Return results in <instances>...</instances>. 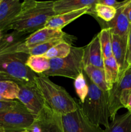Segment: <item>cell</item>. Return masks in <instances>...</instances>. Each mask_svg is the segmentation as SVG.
I'll return each instance as SVG.
<instances>
[{"label": "cell", "mask_w": 131, "mask_h": 132, "mask_svg": "<svg viewBox=\"0 0 131 132\" xmlns=\"http://www.w3.org/2000/svg\"><path fill=\"white\" fill-rule=\"evenodd\" d=\"M54 1H38L25 0L21 3L20 12L8 27L24 34L33 33L45 27L51 18L55 16Z\"/></svg>", "instance_id": "obj_1"}, {"label": "cell", "mask_w": 131, "mask_h": 132, "mask_svg": "<svg viewBox=\"0 0 131 132\" xmlns=\"http://www.w3.org/2000/svg\"><path fill=\"white\" fill-rule=\"evenodd\" d=\"M34 82L46 105L56 113L60 115L66 114L80 108V104L65 88L53 82L48 77L36 75Z\"/></svg>", "instance_id": "obj_2"}, {"label": "cell", "mask_w": 131, "mask_h": 132, "mask_svg": "<svg viewBox=\"0 0 131 132\" xmlns=\"http://www.w3.org/2000/svg\"><path fill=\"white\" fill-rule=\"evenodd\" d=\"M85 76L89 91L84 102L79 104L80 107L83 115L92 123L107 128L109 124L108 92L101 90Z\"/></svg>", "instance_id": "obj_3"}, {"label": "cell", "mask_w": 131, "mask_h": 132, "mask_svg": "<svg viewBox=\"0 0 131 132\" xmlns=\"http://www.w3.org/2000/svg\"><path fill=\"white\" fill-rule=\"evenodd\" d=\"M83 48L72 46L69 55L64 58L50 59V68L42 76H60L75 79L83 72Z\"/></svg>", "instance_id": "obj_4"}, {"label": "cell", "mask_w": 131, "mask_h": 132, "mask_svg": "<svg viewBox=\"0 0 131 132\" xmlns=\"http://www.w3.org/2000/svg\"><path fill=\"white\" fill-rule=\"evenodd\" d=\"M29 56L23 52L0 54V71L12 77L18 83L33 82L37 74L26 64Z\"/></svg>", "instance_id": "obj_5"}, {"label": "cell", "mask_w": 131, "mask_h": 132, "mask_svg": "<svg viewBox=\"0 0 131 132\" xmlns=\"http://www.w3.org/2000/svg\"><path fill=\"white\" fill-rule=\"evenodd\" d=\"M35 116L23 105L0 111V132H18L27 130L34 122Z\"/></svg>", "instance_id": "obj_6"}, {"label": "cell", "mask_w": 131, "mask_h": 132, "mask_svg": "<svg viewBox=\"0 0 131 132\" xmlns=\"http://www.w3.org/2000/svg\"><path fill=\"white\" fill-rule=\"evenodd\" d=\"M131 92V66L125 71L118 82L108 92L109 118L113 121L118 110L125 107L127 97Z\"/></svg>", "instance_id": "obj_7"}, {"label": "cell", "mask_w": 131, "mask_h": 132, "mask_svg": "<svg viewBox=\"0 0 131 132\" xmlns=\"http://www.w3.org/2000/svg\"><path fill=\"white\" fill-rule=\"evenodd\" d=\"M17 99L33 116H38L46 105L44 100L34 81L18 83Z\"/></svg>", "instance_id": "obj_8"}, {"label": "cell", "mask_w": 131, "mask_h": 132, "mask_svg": "<svg viewBox=\"0 0 131 132\" xmlns=\"http://www.w3.org/2000/svg\"><path fill=\"white\" fill-rule=\"evenodd\" d=\"M61 120L64 132H105L100 126L87 119L80 107L74 112L61 115Z\"/></svg>", "instance_id": "obj_9"}, {"label": "cell", "mask_w": 131, "mask_h": 132, "mask_svg": "<svg viewBox=\"0 0 131 132\" xmlns=\"http://www.w3.org/2000/svg\"><path fill=\"white\" fill-rule=\"evenodd\" d=\"M27 130L30 132H64L61 115L55 112L46 104Z\"/></svg>", "instance_id": "obj_10"}, {"label": "cell", "mask_w": 131, "mask_h": 132, "mask_svg": "<svg viewBox=\"0 0 131 132\" xmlns=\"http://www.w3.org/2000/svg\"><path fill=\"white\" fill-rule=\"evenodd\" d=\"M66 35H67V33L63 32L62 30L43 27L26 37L23 42L20 43L16 46L14 52L24 53L26 49L34 47L55 37H62Z\"/></svg>", "instance_id": "obj_11"}, {"label": "cell", "mask_w": 131, "mask_h": 132, "mask_svg": "<svg viewBox=\"0 0 131 132\" xmlns=\"http://www.w3.org/2000/svg\"><path fill=\"white\" fill-rule=\"evenodd\" d=\"M130 0L127 3L117 9L116 14L113 20L109 22H105L102 20L98 19L99 23L102 26V28H109L113 34L118 35L122 37H127L129 32L130 24L127 15L126 14L125 9Z\"/></svg>", "instance_id": "obj_12"}, {"label": "cell", "mask_w": 131, "mask_h": 132, "mask_svg": "<svg viewBox=\"0 0 131 132\" xmlns=\"http://www.w3.org/2000/svg\"><path fill=\"white\" fill-rule=\"evenodd\" d=\"M21 9L19 0H3L0 4V31L5 34Z\"/></svg>", "instance_id": "obj_13"}, {"label": "cell", "mask_w": 131, "mask_h": 132, "mask_svg": "<svg viewBox=\"0 0 131 132\" xmlns=\"http://www.w3.org/2000/svg\"><path fill=\"white\" fill-rule=\"evenodd\" d=\"M83 65H91L104 69V58L98 34L83 48Z\"/></svg>", "instance_id": "obj_14"}, {"label": "cell", "mask_w": 131, "mask_h": 132, "mask_svg": "<svg viewBox=\"0 0 131 132\" xmlns=\"http://www.w3.org/2000/svg\"><path fill=\"white\" fill-rule=\"evenodd\" d=\"M127 48V37H122L112 34L113 55L119 68V79L128 67L126 59Z\"/></svg>", "instance_id": "obj_15"}, {"label": "cell", "mask_w": 131, "mask_h": 132, "mask_svg": "<svg viewBox=\"0 0 131 132\" xmlns=\"http://www.w3.org/2000/svg\"><path fill=\"white\" fill-rule=\"evenodd\" d=\"M98 0H59L54 1L53 10L55 15L65 14L86 7L92 8Z\"/></svg>", "instance_id": "obj_16"}, {"label": "cell", "mask_w": 131, "mask_h": 132, "mask_svg": "<svg viewBox=\"0 0 131 132\" xmlns=\"http://www.w3.org/2000/svg\"><path fill=\"white\" fill-rule=\"evenodd\" d=\"M90 9L91 8L86 7L80 10L55 15L48 21L44 27L62 30L68 24L74 21L77 18H80L83 14H87Z\"/></svg>", "instance_id": "obj_17"}, {"label": "cell", "mask_w": 131, "mask_h": 132, "mask_svg": "<svg viewBox=\"0 0 131 132\" xmlns=\"http://www.w3.org/2000/svg\"><path fill=\"white\" fill-rule=\"evenodd\" d=\"M74 39H75V37L74 36L67 34V35L62 36V37H55V38L49 40L46 42L37 45L34 47L26 49L24 53L28 54L29 55H43L51 48L58 45L60 43L67 42L72 45Z\"/></svg>", "instance_id": "obj_18"}, {"label": "cell", "mask_w": 131, "mask_h": 132, "mask_svg": "<svg viewBox=\"0 0 131 132\" xmlns=\"http://www.w3.org/2000/svg\"><path fill=\"white\" fill-rule=\"evenodd\" d=\"M104 70L109 92L119 79V68L114 57L104 59Z\"/></svg>", "instance_id": "obj_19"}, {"label": "cell", "mask_w": 131, "mask_h": 132, "mask_svg": "<svg viewBox=\"0 0 131 132\" xmlns=\"http://www.w3.org/2000/svg\"><path fill=\"white\" fill-rule=\"evenodd\" d=\"M26 34L13 31L9 34H5L0 41V54L9 53L13 51L14 48L24 40Z\"/></svg>", "instance_id": "obj_20"}, {"label": "cell", "mask_w": 131, "mask_h": 132, "mask_svg": "<svg viewBox=\"0 0 131 132\" xmlns=\"http://www.w3.org/2000/svg\"><path fill=\"white\" fill-rule=\"evenodd\" d=\"M105 132H131V112L123 115H116L108 126Z\"/></svg>", "instance_id": "obj_21"}, {"label": "cell", "mask_w": 131, "mask_h": 132, "mask_svg": "<svg viewBox=\"0 0 131 132\" xmlns=\"http://www.w3.org/2000/svg\"><path fill=\"white\" fill-rule=\"evenodd\" d=\"M83 72L97 87L104 92H108L105 82V73L104 69L87 65L83 67Z\"/></svg>", "instance_id": "obj_22"}, {"label": "cell", "mask_w": 131, "mask_h": 132, "mask_svg": "<svg viewBox=\"0 0 131 132\" xmlns=\"http://www.w3.org/2000/svg\"><path fill=\"white\" fill-rule=\"evenodd\" d=\"M117 10L114 7L103 5L98 3L95 4L89 9L87 14L95 15L96 18L105 22H109L114 19L116 14Z\"/></svg>", "instance_id": "obj_23"}, {"label": "cell", "mask_w": 131, "mask_h": 132, "mask_svg": "<svg viewBox=\"0 0 131 132\" xmlns=\"http://www.w3.org/2000/svg\"><path fill=\"white\" fill-rule=\"evenodd\" d=\"M26 64L37 75H42L50 68V59L43 55H30Z\"/></svg>", "instance_id": "obj_24"}, {"label": "cell", "mask_w": 131, "mask_h": 132, "mask_svg": "<svg viewBox=\"0 0 131 132\" xmlns=\"http://www.w3.org/2000/svg\"><path fill=\"white\" fill-rule=\"evenodd\" d=\"M100 39V46L102 52L104 59H109L113 57L112 50V33L109 28H101L98 34Z\"/></svg>", "instance_id": "obj_25"}, {"label": "cell", "mask_w": 131, "mask_h": 132, "mask_svg": "<svg viewBox=\"0 0 131 132\" xmlns=\"http://www.w3.org/2000/svg\"><path fill=\"white\" fill-rule=\"evenodd\" d=\"M19 92L17 82L12 81H0V96L7 101L17 99Z\"/></svg>", "instance_id": "obj_26"}, {"label": "cell", "mask_w": 131, "mask_h": 132, "mask_svg": "<svg viewBox=\"0 0 131 132\" xmlns=\"http://www.w3.org/2000/svg\"><path fill=\"white\" fill-rule=\"evenodd\" d=\"M72 45L67 42H61L51 48L43 55L49 59H60L68 56L71 52Z\"/></svg>", "instance_id": "obj_27"}, {"label": "cell", "mask_w": 131, "mask_h": 132, "mask_svg": "<svg viewBox=\"0 0 131 132\" xmlns=\"http://www.w3.org/2000/svg\"><path fill=\"white\" fill-rule=\"evenodd\" d=\"M74 87L76 93L79 97L80 103H83L88 94L89 88L83 72L81 73L74 80Z\"/></svg>", "instance_id": "obj_28"}, {"label": "cell", "mask_w": 131, "mask_h": 132, "mask_svg": "<svg viewBox=\"0 0 131 132\" xmlns=\"http://www.w3.org/2000/svg\"><path fill=\"white\" fill-rule=\"evenodd\" d=\"M22 104L17 101H0V111L8 110L12 109Z\"/></svg>", "instance_id": "obj_29"}, {"label": "cell", "mask_w": 131, "mask_h": 132, "mask_svg": "<svg viewBox=\"0 0 131 132\" xmlns=\"http://www.w3.org/2000/svg\"><path fill=\"white\" fill-rule=\"evenodd\" d=\"M128 1V0H126V1H115V0H98V3L103 4V5L114 7L117 10L119 7L127 3Z\"/></svg>", "instance_id": "obj_30"}, {"label": "cell", "mask_w": 131, "mask_h": 132, "mask_svg": "<svg viewBox=\"0 0 131 132\" xmlns=\"http://www.w3.org/2000/svg\"><path fill=\"white\" fill-rule=\"evenodd\" d=\"M127 63L128 67L131 66V25L130 26L129 32L127 37Z\"/></svg>", "instance_id": "obj_31"}, {"label": "cell", "mask_w": 131, "mask_h": 132, "mask_svg": "<svg viewBox=\"0 0 131 132\" xmlns=\"http://www.w3.org/2000/svg\"><path fill=\"white\" fill-rule=\"evenodd\" d=\"M14 81V82H16L18 83L17 81H15V80L14 79H13L12 77L9 76L8 75H7L6 73L0 71V81Z\"/></svg>", "instance_id": "obj_32"}, {"label": "cell", "mask_w": 131, "mask_h": 132, "mask_svg": "<svg viewBox=\"0 0 131 132\" xmlns=\"http://www.w3.org/2000/svg\"><path fill=\"white\" fill-rule=\"evenodd\" d=\"M125 11L126 14L127 15V18H128V21H129L130 24L131 25V0H130L129 2L126 5Z\"/></svg>", "instance_id": "obj_33"}, {"label": "cell", "mask_w": 131, "mask_h": 132, "mask_svg": "<svg viewBox=\"0 0 131 132\" xmlns=\"http://www.w3.org/2000/svg\"><path fill=\"white\" fill-rule=\"evenodd\" d=\"M125 108L128 110V112H131V92L130 93L128 97H127V102H126L125 107Z\"/></svg>", "instance_id": "obj_34"}, {"label": "cell", "mask_w": 131, "mask_h": 132, "mask_svg": "<svg viewBox=\"0 0 131 132\" xmlns=\"http://www.w3.org/2000/svg\"><path fill=\"white\" fill-rule=\"evenodd\" d=\"M3 35H4V34L3 33V32H1V31H0V41H1V39H2V37H3Z\"/></svg>", "instance_id": "obj_35"}, {"label": "cell", "mask_w": 131, "mask_h": 132, "mask_svg": "<svg viewBox=\"0 0 131 132\" xmlns=\"http://www.w3.org/2000/svg\"><path fill=\"white\" fill-rule=\"evenodd\" d=\"M0 101H7V100H6V99H5L4 98H3L1 96H0Z\"/></svg>", "instance_id": "obj_36"}, {"label": "cell", "mask_w": 131, "mask_h": 132, "mask_svg": "<svg viewBox=\"0 0 131 132\" xmlns=\"http://www.w3.org/2000/svg\"><path fill=\"white\" fill-rule=\"evenodd\" d=\"M18 132H30L28 131V130H25V131H18Z\"/></svg>", "instance_id": "obj_37"}, {"label": "cell", "mask_w": 131, "mask_h": 132, "mask_svg": "<svg viewBox=\"0 0 131 132\" xmlns=\"http://www.w3.org/2000/svg\"><path fill=\"white\" fill-rule=\"evenodd\" d=\"M2 1H3V0H0V4L1 3V2H2Z\"/></svg>", "instance_id": "obj_38"}]
</instances>
